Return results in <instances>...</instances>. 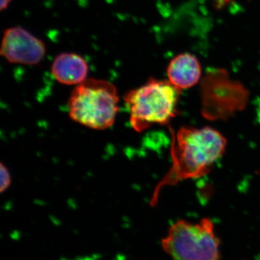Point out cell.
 I'll list each match as a JSON object with an SVG mask.
<instances>
[{
  "mask_svg": "<svg viewBox=\"0 0 260 260\" xmlns=\"http://www.w3.org/2000/svg\"><path fill=\"white\" fill-rule=\"evenodd\" d=\"M10 2H11V0H1V4H0V6H1L2 11L8 8V7L9 6Z\"/></svg>",
  "mask_w": 260,
  "mask_h": 260,
  "instance_id": "10",
  "label": "cell"
},
{
  "mask_svg": "<svg viewBox=\"0 0 260 260\" xmlns=\"http://www.w3.org/2000/svg\"><path fill=\"white\" fill-rule=\"evenodd\" d=\"M68 107L73 121L91 129H106L115 121L119 96L113 84L90 78L75 87Z\"/></svg>",
  "mask_w": 260,
  "mask_h": 260,
  "instance_id": "3",
  "label": "cell"
},
{
  "mask_svg": "<svg viewBox=\"0 0 260 260\" xmlns=\"http://www.w3.org/2000/svg\"><path fill=\"white\" fill-rule=\"evenodd\" d=\"M11 183V177H10V174L8 169L3 165L1 164V188H0V191L1 192H3L9 187Z\"/></svg>",
  "mask_w": 260,
  "mask_h": 260,
  "instance_id": "9",
  "label": "cell"
},
{
  "mask_svg": "<svg viewBox=\"0 0 260 260\" xmlns=\"http://www.w3.org/2000/svg\"><path fill=\"white\" fill-rule=\"evenodd\" d=\"M51 73L59 83L78 85L86 80L88 66L81 56L75 53H62L53 61Z\"/></svg>",
  "mask_w": 260,
  "mask_h": 260,
  "instance_id": "8",
  "label": "cell"
},
{
  "mask_svg": "<svg viewBox=\"0 0 260 260\" xmlns=\"http://www.w3.org/2000/svg\"><path fill=\"white\" fill-rule=\"evenodd\" d=\"M220 241L209 218L199 223L179 220L162 238V250L172 260H220Z\"/></svg>",
  "mask_w": 260,
  "mask_h": 260,
  "instance_id": "4",
  "label": "cell"
},
{
  "mask_svg": "<svg viewBox=\"0 0 260 260\" xmlns=\"http://www.w3.org/2000/svg\"><path fill=\"white\" fill-rule=\"evenodd\" d=\"M167 75L169 81L179 90L190 88L202 80L201 64L196 56L183 53L170 61Z\"/></svg>",
  "mask_w": 260,
  "mask_h": 260,
  "instance_id": "7",
  "label": "cell"
},
{
  "mask_svg": "<svg viewBox=\"0 0 260 260\" xmlns=\"http://www.w3.org/2000/svg\"><path fill=\"white\" fill-rule=\"evenodd\" d=\"M172 167L159 188L175 185L181 181L204 177L226 148V139L210 126H184L172 131Z\"/></svg>",
  "mask_w": 260,
  "mask_h": 260,
  "instance_id": "1",
  "label": "cell"
},
{
  "mask_svg": "<svg viewBox=\"0 0 260 260\" xmlns=\"http://www.w3.org/2000/svg\"><path fill=\"white\" fill-rule=\"evenodd\" d=\"M180 90L168 80L151 79L124 96L130 123L140 133L153 124H168L177 113Z\"/></svg>",
  "mask_w": 260,
  "mask_h": 260,
  "instance_id": "2",
  "label": "cell"
},
{
  "mask_svg": "<svg viewBox=\"0 0 260 260\" xmlns=\"http://www.w3.org/2000/svg\"><path fill=\"white\" fill-rule=\"evenodd\" d=\"M0 52L10 63L35 65L45 55L46 47L28 30L14 27L5 30Z\"/></svg>",
  "mask_w": 260,
  "mask_h": 260,
  "instance_id": "6",
  "label": "cell"
},
{
  "mask_svg": "<svg viewBox=\"0 0 260 260\" xmlns=\"http://www.w3.org/2000/svg\"><path fill=\"white\" fill-rule=\"evenodd\" d=\"M249 93L225 70L207 72L201 80V113L209 121H225L247 106Z\"/></svg>",
  "mask_w": 260,
  "mask_h": 260,
  "instance_id": "5",
  "label": "cell"
}]
</instances>
